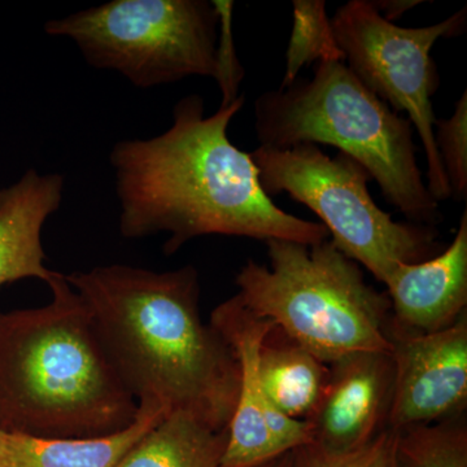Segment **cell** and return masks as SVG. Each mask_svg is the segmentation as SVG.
Returning <instances> with one entry per match:
<instances>
[{
  "mask_svg": "<svg viewBox=\"0 0 467 467\" xmlns=\"http://www.w3.org/2000/svg\"><path fill=\"white\" fill-rule=\"evenodd\" d=\"M245 103L205 116L204 99L175 104L173 125L150 140L117 142L109 161L121 204L119 232L128 239L168 233L167 256L198 236L226 235L313 245L328 238L319 223L284 211L264 192L250 152L227 135Z\"/></svg>",
  "mask_w": 467,
  "mask_h": 467,
  "instance_id": "obj_1",
  "label": "cell"
},
{
  "mask_svg": "<svg viewBox=\"0 0 467 467\" xmlns=\"http://www.w3.org/2000/svg\"><path fill=\"white\" fill-rule=\"evenodd\" d=\"M84 299L117 376L135 400L229 429L241 368L230 344L202 322L198 270L130 265L66 275Z\"/></svg>",
  "mask_w": 467,
  "mask_h": 467,
  "instance_id": "obj_2",
  "label": "cell"
},
{
  "mask_svg": "<svg viewBox=\"0 0 467 467\" xmlns=\"http://www.w3.org/2000/svg\"><path fill=\"white\" fill-rule=\"evenodd\" d=\"M39 308L0 312V431L39 439L116 434L138 401L117 376L91 313L66 275Z\"/></svg>",
  "mask_w": 467,
  "mask_h": 467,
  "instance_id": "obj_3",
  "label": "cell"
},
{
  "mask_svg": "<svg viewBox=\"0 0 467 467\" xmlns=\"http://www.w3.org/2000/svg\"><path fill=\"white\" fill-rule=\"evenodd\" d=\"M260 146L328 144L367 169L389 204L409 223L442 221L418 167L414 128L353 75L344 61H319L312 78L261 94L254 103Z\"/></svg>",
  "mask_w": 467,
  "mask_h": 467,
  "instance_id": "obj_4",
  "label": "cell"
},
{
  "mask_svg": "<svg viewBox=\"0 0 467 467\" xmlns=\"http://www.w3.org/2000/svg\"><path fill=\"white\" fill-rule=\"evenodd\" d=\"M269 264L248 260L235 297L325 364L356 352H392L391 306L362 267L330 238L318 244L265 242Z\"/></svg>",
  "mask_w": 467,
  "mask_h": 467,
  "instance_id": "obj_5",
  "label": "cell"
},
{
  "mask_svg": "<svg viewBox=\"0 0 467 467\" xmlns=\"http://www.w3.org/2000/svg\"><path fill=\"white\" fill-rule=\"evenodd\" d=\"M250 153L264 192L288 193L315 212L334 244L377 281L384 284L400 264L420 263L442 250L434 227L399 223L378 207L368 192L370 175L349 156L330 158L310 143L259 146Z\"/></svg>",
  "mask_w": 467,
  "mask_h": 467,
  "instance_id": "obj_6",
  "label": "cell"
},
{
  "mask_svg": "<svg viewBox=\"0 0 467 467\" xmlns=\"http://www.w3.org/2000/svg\"><path fill=\"white\" fill-rule=\"evenodd\" d=\"M220 14L208 0H113L46 23L76 43L86 63L138 88L189 77L217 78Z\"/></svg>",
  "mask_w": 467,
  "mask_h": 467,
  "instance_id": "obj_7",
  "label": "cell"
},
{
  "mask_svg": "<svg viewBox=\"0 0 467 467\" xmlns=\"http://www.w3.org/2000/svg\"><path fill=\"white\" fill-rule=\"evenodd\" d=\"M466 23L465 7L434 26H398L368 0H350L331 18L346 66L389 109L407 113L425 150L427 189L439 204L451 192L435 144L432 95L441 78L431 51L439 39L465 32Z\"/></svg>",
  "mask_w": 467,
  "mask_h": 467,
  "instance_id": "obj_8",
  "label": "cell"
},
{
  "mask_svg": "<svg viewBox=\"0 0 467 467\" xmlns=\"http://www.w3.org/2000/svg\"><path fill=\"white\" fill-rule=\"evenodd\" d=\"M211 325L230 344L241 368L238 401L221 467L257 466L310 444L308 420H292L276 410L261 386L260 346L275 325L254 317L235 296L212 312Z\"/></svg>",
  "mask_w": 467,
  "mask_h": 467,
  "instance_id": "obj_9",
  "label": "cell"
},
{
  "mask_svg": "<svg viewBox=\"0 0 467 467\" xmlns=\"http://www.w3.org/2000/svg\"><path fill=\"white\" fill-rule=\"evenodd\" d=\"M395 387L389 427L400 430L463 416L467 405V313L431 334L389 330Z\"/></svg>",
  "mask_w": 467,
  "mask_h": 467,
  "instance_id": "obj_10",
  "label": "cell"
},
{
  "mask_svg": "<svg viewBox=\"0 0 467 467\" xmlns=\"http://www.w3.org/2000/svg\"><path fill=\"white\" fill-rule=\"evenodd\" d=\"M392 352H356L328 364L324 395L308 422L312 442L328 451L358 450L389 427Z\"/></svg>",
  "mask_w": 467,
  "mask_h": 467,
  "instance_id": "obj_11",
  "label": "cell"
},
{
  "mask_svg": "<svg viewBox=\"0 0 467 467\" xmlns=\"http://www.w3.org/2000/svg\"><path fill=\"white\" fill-rule=\"evenodd\" d=\"M391 317L389 330L431 334L456 324L467 313V211L453 241L431 259L400 264L384 281Z\"/></svg>",
  "mask_w": 467,
  "mask_h": 467,
  "instance_id": "obj_12",
  "label": "cell"
},
{
  "mask_svg": "<svg viewBox=\"0 0 467 467\" xmlns=\"http://www.w3.org/2000/svg\"><path fill=\"white\" fill-rule=\"evenodd\" d=\"M64 177L27 171L0 190V287L36 278L48 282L57 272L46 266L42 230L63 202Z\"/></svg>",
  "mask_w": 467,
  "mask_h": 467,
  "instance_id": "obj_13",
  "label": "cell"
},
{
  "mask_svg": "<svg viewBox=\"0 0 467 467\" xmlns=\"http://www.w3.org/2000/svg\"><path fill=\"white\" fill-rule=\"evenodd\" d=\"M137 420L116 434L88 439L9 435L7 467H117L152 427L168 416L153 402H140Z\"/></svg>",
  "mask_w": 467,
  "mask_h": 467,
  "instance_id": "obj_14",
  "label": "cell"
},
{
  "mask_svg": "<svg viewBox=\"0 0 467 467\" xmlns=\"http://www.w3.org/2000/svg\"><path fill=\"white\" fill-rule=\"evenodd\" d=\"M261 386L270 404L285 416L308 420L328 379V365L273 326L259 350Z\"/></svg>",
  "mask_w": 467,
  "mask_h": 467,
  "instance_id": "obj_15",
  "label": "cell"
},
{
  "mask_svg": "<svg viewBox=\"0 0 467 467\" xmlns=\"http://www.w3.org/2000/svg\"><path fill=\"white\" fill-rule=\"evenodd\" d=\"M229 429L214 430L198 418L174 411L162 418L117 467H221Z\"/></svg>",
  "mask_w": 467,
  "mask_h": 467,
  "instance_id": "obj_16",
  "label": "cell"
},
{
  "mask_svg": "<svg viewBox=\"0 0 467 467\" xmlns=\"http://www.w3.org/2000/svg\"><path fill=\"white\" fill-rule=\"evenodd\" d=\"M399 467H467L465 417L399 431Z\"/></svg>",
  "mask_w": 467,
  "mask_h": 467,
  "instance_id": "obj_17",
  "label": "cell"
},
{
  "mask_svg": "<svg viewBox=\"0 0 467 467\" xmlns=\"http://www.w3.org/2000/svg\"><path fill=\"white\" fill-rule=\"evenodd\" d=\"M294 27L285 52V73L279 88L291 85L304 67L319 61H344L335 41L324 0H295Z\"/></svg>",
  "mask_w": 467,
  "mask_h": 467,
  "instance_id": "obj_18",
  "label": "cell"
},
{
  "mask_svg": "<svg viewBox=\"0 0 467 467\" xmlns=\"http://www.w3.org/2000/svg\"><path fill=\"white\" fill-rule=\"evenodd\" d=\"M436 150L450 187L451 198L466 202L467 198V91L448 119H436Z\"/></svg>",
  "mask_w": 467,
  "mask_h": 467,
  "instance_id": "obj_19",
  "label": "cell"
},
{
  "mask_svg": "<svg viewBox=\"0 0 467 467\" xmlns=\"http://www.w3.org/2000/svg\"><path fill=\"white\" fill-rule=\"evenodd\" d=\"M398 430L387 427L358 450L328 451L306 444L294 451V467H399Z\"/></svg>",
  "mask_w": 467,
  "mask_h": 467,
  "instance_id": "obj_20",
  "label": "cell"
},
{
  "mask_svg": "<svg viewBox=\"0 0 467 467\" xmlns=\"http://www.w3.org/2000/svg\"><path fill=\"white\" fill-rule=\"evenodd\" d=\"M220 14L221 36H218L217 45V78L223 91V103L227 106L233 103L238 95L244 70L236 57L235 46L232 29L233 2H213Z\"/></svg>",
  "mask_w": 467,
  "mask_h": 467,
  "instance_id": "obj_21",
  "label": "cell"
},
{
  "mask_svg": "<svg viewBox=\"0 0 467 467\" xmlns=\"http://www.w3.org/2000/svg\"><path fill=\"white\" fill-rule=\"evenodd\" d=\"M422 3V0H378V2H371V5L384 20L393 23L411 8L417 7Z\"/></svg>",
  "mask_w": 467,
  "mask_h": 467,
  "instance_id": "obj_22",
  "label": "cell"
},
{
  "mask_svg": "<svg viewBox=\"0 0 467 467\" xmlns=\"http://www.w3.org/2000/svg\"><path fill=\"white\" fill-rule=\"evenodd\" d=\"M254 467H294V451Z\"/></svg>",
  "mask_w": 467,
  "mask_h": 467,
  "instance_id": "obj_23",
  "label": "cell"
},
{
  "mask_svg": "<svg viewBox=\"0 0 467 467\" xmlns=\"http://www.w3.org/2000/svg\"><path fill=\"white\" fill-rule=\"evenodd\" d=\"M8 434L0 431V467H7Z\"/></svg>",
  "mask_w": 467,
  "mask_h": 467,
  "instance_id": "obj_24",
  "label": "cell"
}]
</instances>
